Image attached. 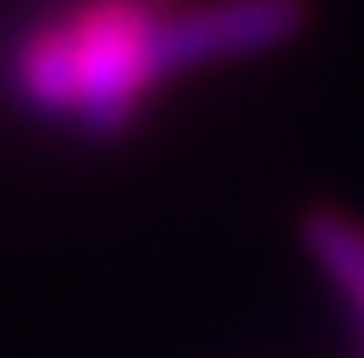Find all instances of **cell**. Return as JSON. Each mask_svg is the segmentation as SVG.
Returning <instances> with one entry per match:
<instances>
[{
	"label": "cell",
	"instance_id": "cell-1",
	"mask_svg": "<svg viewBox=\"0 0 364 358\" xmlns=\"http://www.w3.org/2000/svg\"><path fill=\"white\" fill-rule=\"evenodd\" d=\"M166 0H83L61 11L72 45V121L83 138H127L144 116L160 72V23Z\"/></svg>",
	"mask_w": 364,
	"mask_h": 358
},
{
	"label": "cell",
	"instance_id": "cell-2",
	"mask_svg": "<svg viewBox=\"0 0 364 358\" xmlns=\"http://www.w3.org/2000/svg\"><path fill=\"white\" fill-rule=\"evenodd\" d=\"M309 28V0H193L171 6L160 23V72H199L227 67L249 55L293 45Z\"/></svg>",
	"mask_w": 364,
	"mask_h": 358
},
{
	"label": "cell",
	"instance_id": "cell-3",
	"mask_svg": "<svg viewBox=\"0 0 364 358\" xmlns=\"http://www.w3.org/2000/svg\"><path fill=\"white\" fill-rule=\"evenodd\" d=\"M6 89L23 111L45 116V121H67L72 116V45L61 11L28 23L11 50H6Z\"/></svg>",
	"mask_w": 364,
	"mask_h": 358
},
{
	"label": "cell",
	"instance_id": "cell-4",
	"mask_svg": "<svg viewBox=\"0 0 364 358\" xmlns=\"http://www.w3.org/2000/svg\"><path fill=\"white\" fill-rule=\"evenodd\" d=\"M337 298L353 309V320L364 325V243L342 254V265H337Z\"/></svg>",
	"mask_w": 364,
	"mask_h": 358
}]
</instances>
